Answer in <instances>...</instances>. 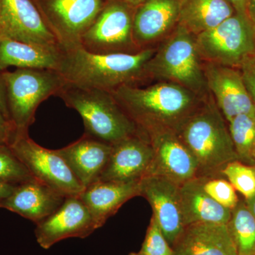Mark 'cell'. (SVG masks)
I'll list each match as a JSON object with an SVG mask.
<instances>
[{"label":"cell","instance_id":"cell-2","mask_svg":"<svg viewBox=\"0 0 255 255\" xmlns=\"http://www.w3.org/2000/svg\"><path fill=\"white\" fill-rule=\"evenodd\" d=\"M156 48L135 54H95L80 46L63 48L58 71L67 83L110 92L124 85H146L151 82L147 64Z\"/></svg>","mask_w":255,"mask_h":255},{"label":"cell","instance_id":"cell-14","mask_svg":"<svg viewBox=\"0 0 255 255\" xmlns=\"http://www.w3.org/2000/svg\"><path fill=\"white\" fill-rule=\"evenodd\" d=\"M209 93L227 123L240 114H255V107L239 68L204 62Z\"/></svg>","mask_w":255,"mask_h":255},{"label":"cell","instance_id":"cell-30","mask_svg":"<svg viewBox=\"0 0 255 255\" xmlns=\"http://www.w3.org/2000/svg\"><path fill=\"white\" fill-rule=\"evenodd\" d=\"M145 255H172L173 251L154 217L151 218L140 251Z\"/></svg>","mask_w":255,"mask_h":255},{"label":"cell","instance_id":"cell-23","mask_svg":"<svg viewBox=\"0 0 255 255\" xmlns=\"http://www.w3.org/2000/svg\"><path fill=\"white\" fill-rule=\"evenodd\" d=\"M184 225L216 223L227 225L232 211L211 197L203 189L199 178L191 179L179 187Z\"/></svg>","mask_w":255,"mask_h":255},{"label":"cell","instance_id":"cell-39","mask_svg":"<svg viewBox=\"0 0 255 255\" xmlns=\"http://www.w3.org/2000/svg\"><path fill=\"white\" fill-rule=\"evenodd\" d=\"M124 1H126L128 4L131 5V6L136 8L137 6H140V5L145 3L147 0H124Z\"/></svg>","mask_w":255,"mask_h":255},{"label":"cell","instance_id":"cell-29","mask_svg":"<svg viewBox=\"0 0 255 255\" xmlns=\"http://www.w3.org/2000/svg\"><path fill=\"white\" fill-rule=\"evenodd\" d=\"M203 189L212 199L231 211L239 202L236 190L223 177H199Z\"/></svg>","mask_w":255,"mask_h":255},{"label":"cell","instance_id":"cell-27","mask_svg":"<svg viewBox=\"0 0 255 255\" xmlns=\"http://www.w3.org/2000/svg\"><path fill=\"white\" fill-rule=\"evenodd\" d=\"M221 175L231 183L236 191L249 199L255 194V165L235 160L226 164Z\"/></svg>","mask_w":255,"mask_h":255},{"label":"cell","instance_id":"cell-25","mask_svg":"<svg viewBox=\"0 0 255 255\" xmlns=\"http://www.w3.org/2000/svg\"><path fill=\"white\" fill-rule=\"evenodd\" d=\"M227 226L238 255H255V217L245 200H240L232 210Z\"/></svg>","mask_w":255,"mask_h":255},{"label":"cell","instance_id":"cell-12","mask_svg":"<svg viewBox=\"0 0 255 255\" xmlns=\"http://www.w3.org/2000/svg\"><path fill=\"white\" fill-rule=\"evenodd\" d=\"M98 228L80 196H71L65 198L53 214L37 223L35 236L38 245L48 250L68 238H86Z\"/></svg>","mask_w":255,"mask_h":255},{"label":"cell","instance_id":"cell-24","mask_svg":"<svg viewBox=\"0 0 255 255\" xmlns=\"http://www.w3.org/2000/svg\"><path fill=\"white\" fill-rule=\"evenodd\" d=\"M236 13L228 0H180L179 24L196 36Z\"/></svg>","mask_w":255,"mask_h":255},{"label":"cell","instance_id":"cell-15","mask_svg":"<svg viewBox=\"0 0 255 255\" xmlns=\"http://www.w3.org/2000/svg\"><path fill=\"white\" fill-rule=\"evenodd\" d=\"M140 196L152 208V217L171 247L185 227L181 205L180 185L166 178L150 175L140 180Z\"/></svg>","mask_w":255,"mask_h":255},{"label":"cell","instance_id":"cell-21","mask_svg":"<svg viewBox=\"0 0 255 255\" xmlns=\"http://www.w3.org/2000/svg\"><path fill=\"white\" fill-rule=\"evenodd\" d=\"M140 180L130 182L97 181L85 188L80 197L100 228L126 202L140 196Z\"/></svg>","mask_w":255,"mask_h":255},{"label":"cell","instance_id":"cell-28","mask_svg":"<svg viewBox=\"0 0 255 255\" xmlns=\"http://www.w3.org/2000/svg\"><path fill=\"white\" fill-rule=\"evenodd\" d=\"M32 178L29 171L14 155L9 146H0V182L17 185Z\"/></svg>","mask_w":255,"mask_h":255},{"label":"cell","instance_id":"cell-20","mask_svg":"<svg viewBox=\"0 0 255 255\" xmlns=\"http://www.w3.org/2000/svg\"><path fill=\"white\" fill-rule=\"evenodd\" d=\"M112 150L111 144L84 133L76 141L56 150L79 182L86 188L98 180Z\"/></svg>","mask_w":255,"mask_h":255},{"label":"cell","instance_id":"cell-41","mask_svg":"<svg viewBox=\"0 0 255 255\" xmlns=\"http://www.w3.org/2000/svg\"></svg>","mask_w":255,"mask_h":255},{"label":"cell","instance_id":"cell-38","mask_svg":"<svg viewBox=\"0 0 255 255\" xmlns=\"http://www.w3.org/2000/svg\"><path fill=\"white\" fill-rule=\"evenodd\" d=\"M249 1V12L251 19L255 23V0H248Z\"/></svg>","mask_w":255,"mask_h":255},{"label":"cell","instance_id":"cell-26","mask_svg":"<svg viewBox=\"0 0 255 255\" xmlns=\"http://www.w3.org/2000/svg\"><path fill=\"white\" fill-rule=\"evenodd\" d=\"M228 125L238 160L255 165V114H240Z\"/></svg>","mask_w":255,"mask_h":255},{"label":"cell","instance_id":"cell-13","mask_svg":"<svg viewBox=\"0 0 255 255\" xmlns=\"http://www.w3.org/2000/svg\"><path fill=\"white\" fill-rule=\"evenodd\" d=\"M153 150L147 176H159L182 185L199 177V167L194 156L174 130H164L145 135Z\"/></svg>","mask_w":255,"mask_h":255},{"label":"cell","instance_id":"cell-10","mask_svg":"<svg viewBox=\"0 0 255 255\" xmlns=\"http://www.w3.org/2000/svg\"><path fill=\"white\" fill-rule=\"evenodd\" d=\"M109 0H36L45 21L63 48L80 40Z\"/></svg>","mask_w":255,"mask_h":255},{"label":"cell","instance_id":"cell-17","mask_svg":"<svg viewBox=\"0 0 255 255\" xmlns=\"http://www.w3.org/2000/svg\"><path fill=\"white\" fill-rule=\"evenodd\" d=\"M180 0H147L135 9L133 36L140 50L155 48L179 24Z\"/></svg>","mask_w":255,"mask_h":255},{"label":"cell","instance_id":"cell-18","mask_svg":"<svg viewBox=\"0 0 255 255\" xmlns=\"http://www.w3.org/2000/svg\"><path fill=\"white\" fill-rule=\"evenodd\" d=\"M66 196L34 178L17 184L0 202V208L17 214L32 222H41L60 207Z\"/></svg>","mask_w":255,"mask_h":255},{"label":"cell","instance_id":"cell-4","mask_svg":"<svg viewBox=\"0 0 255 255\" xmlns=\"http://www.w3.org/2000/svg\"><path fill=\"white\" fill-rule=\"evenodd\" d=\"M57 97L80 114L90 136L114 145L139 134L112 92L67 83Z\"/></svg>","mask_w":255,"mask_h":255},{"label":"cell","instance_id":"cell-40","mask_svg":"<svg viewBox=\"0 0 255 255\" xmlns=\"http://www.w3.org/2000/svg\"><path fill=\"white\" fill-rule=\"evenodd\" d=\"M129 255H145L143 254V253H142L141 252H138V253H130V254Z\"/></svg>","mask_w":255,"mask_h":255},{"label":"cell","instance_id":"cell-11","mask_svg":"<svg viewBox=\"0 0 255 255\" xmlns=\"http://www.w3.org/2000/svg\"><path fill=\"white\" fill-rule=\"evenodd\" d=\"M0 38L60 46L36 0H0Z\"/></svg>","mask_w":255,"mask_h":255},{"label":"cell","instance_id":"cell-37","mask_svg":"<svg viewBox=\"0 0 255 255\" xmlns=\"http://www.w3.org/2000/svg\"><path fill=\"white\" fill-rule=\"evenodd\" d=\"M10 139L5 132L0 130V146L9 145Z\"/></svg>","mask_w":255,"mask_h":255},{"label":"cell","instance_id":"cell-35","mask_svg":"<svg viewBox=\"0 0 255 255\" xmlns=\"http://www.w3.org/2000/svg\"><path fill=\"white\" fill-rule=\"evenodd\" d=\"M16 185L0 182V202L8 197L13 192Z\"/></svg>","mask_w":255,"mask_h":255},{"label":"cell","instance_id":"cell-22","mask_svg":"<svg viewBox=\"0 0 255 255\" xmlns=\"http://www.w3.org/2000/svg\"><path fill=\"white\" fill-rule=\"evenodd\" d=\"M62 55V47L41 46L0 38V72L9 67L58 70Z\"/></svg>","mask_w":255,"mask_h":255},{"label":"cell","instance_id":"cell-6","mask_svg":"<svg viewBox=\"0 0 255 255\" xmlns=\"http://www.w3.org/2000/svg\"><path fill=\"white\" fill-rule=\"evenodd\" d=\"M1 74L14 136L28 133L39 105L52 96L57 97L67 84L58 70L50 69L16 68Z\"/></svg>","mask_w":255,"mask_h":255},{"label":"cell","instance_id":"cell-9","mask_svg":"<svg viewBox=\"0 0 255 255\" xmlns=\"http://www.w3.org/2000/svg\"><path fill=\"white\" fill-rule=\"evenodd\" d=\"M9 146L32 177L66 197L80 196L85 189L56 150L38 145L28 133L15 135Z\"/></svg>","mask_w":255,"mask_h":255},{"label":"cell","instance_id":"cell-7","mask_svg":"<svg viewBox=\"0 0 255 255\" xmlns=\"http://www.w3.org/2000/svg\"><path fill=\"white\" fill-rule=\"evenodd\" d=\"M255 23L238 14L216 27L196 36L203 62L239 68L246 58L255 54Z\"/></svg>","mask_w":255,"mask_h":255},{"label":"cell","instance_id":"cell-3","mask_svg":"<svg viewBox=\"0 0 255 255\" xmlns=\"http://www.w3.org/2000/svg\"><path fill=\"white\" fill-rule=\"evenodd\" d=\"M175 132L195 158L199 177H222L223 167L238 160L227 122L211 94Z\"/></svg>","mask_w":255,"mask_h":255},{"label":"cell","instance_id":"cell-34","mask_svg":"<svg viewBox=\"0 0 255 255\" xmlns=\"http://www.w3.org/2000/svg\"><path fill=\"white\" fill-rule=\"evenodd\" d=\"M0 130L5 132L9 136L10 142H11L13 136H14V128H13L12 126L5 119L4 116L2 115L1 112H0Z\"/></svg>","mask_w":255,"mask_h":255},{"label":"cell","instance_id":"cell-8","mask_svg":"<svg viewBox=\"0 0 255 255\" xmlns=\"http://www.w3.org/2000/svg\"><path fill=\"white\" fill-rule=\"evenodd\" d=\"M135 9L124 0H109L82 37L80 46L95 54H135L142 51L133 36Z\"/></svg>","mask_w":255,"mask_h":255},{"label":"cell","instance_id":"cell-16","mask_svg":"<svg viewBox=\"0 0 255 255\" xmlns=\"http://www.w3.org/2000/svg\"><path fill=\"white\" fill-rule=\"evenodd\" d=\"M153 150L145 136L137 134L112 145V152L97 181H140L150 172Z\"/></svg>","mask_w":255,"mask_h":255},{"label":"cell","instance_id":"cell-19","mask_svg":"<svg viewBox=\"0 0 255 255\" xmlns=\"http://www.w3.org/2000/svg\"><path fill=\"white\" fill-rule=\"evenodd\" d=\"M172 248V255H238L226 224L187 225Z\"/></svg>","mask_w":255,"mask_h":255},{"label":"cell","instance_id":"cell-36","mask_svg":"<svg viewBox=\"0 0 255 255\" xmlns=\"http://www.w3.org/2000/svg\"><path fill=\"white\" fill-rule=\"evenodd\" d=\"M248 209L255 217V194L249 199H244Z\"/></svg>","mask_w":255,"mask_h":255},{"label":"cell","instance_id":"cell-5","mask_svg":"<svg viewBox=\"0 0 255 255\" xmlns=\"http://www.w3.org/2000/svg\"><path fill=\"white\" fill-rule=\"evenodd\" d=\"M147 73L151 82H173L202 98L210 95L196 36L181 25L159 43Z\"/></svg>","mask_w":255,"mask_h":255},{"label":"cell","instance_id":"cell-31","mask_svg":"<svg viewBox=\"0 0 255 255\" xmlns=\"http://www.w3.org/2000/svg\"><path fill=\"white\" fill-rule=\"evenodd\" d=\"M239 69L255 107V54L246 58Z\"/></svg>","mask_w":255,"mask_h":255},{"label":"cell","instance_id":"cell-1","mask_svg":"<svg viewBox=\"0 0 255 255\" xmlns=\"http://www.w3.org/2000/svg\"><path fill=\"white\" fill-rule=\"evenodd\" d=\"M148 85H124L112 92L143 136L159 130L176 131L206 98L173 82Z\"/></svg>","mask_w":255,"mask_h":255},{"label":"cell","instance_id":"cell-32","mask_svg":"<svg viewBox=\"0 0 255 255\" xmlns=\"http://www.w3.org/2000/svg\"><path fill=\"white\" fill-rule=\"evenodd\" d=\"M0 112L4 116L5 119L10 124L9 110H8L7 100H6V90L1 72H0Z\"/></svg>","mask_w":255,"mask_h":255},{"label":"cell","instance_id":"cell-33","mask_svg":"<svg viewBox=\"0 0 255 255\" xmlns=\"http://www.w3.org/2000/svg\"><path fill=\"white\" fill-rule=\"evenodd\" d=\"M228 1L233 5L236 13L251 19V16H250L249 1L248 0H228Z\"/></svg>","mask_w":255,"mask_h":255}]
</instances>
